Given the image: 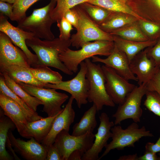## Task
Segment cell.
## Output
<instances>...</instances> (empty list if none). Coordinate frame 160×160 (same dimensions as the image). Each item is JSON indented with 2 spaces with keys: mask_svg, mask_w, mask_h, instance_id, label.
Returning <instances> with one entry per match:
<instances>
[{
  "mask_svg": "<svg viewBox=\"0 0 160 160\" xmlns=\"http://www.w3.org/2000/svg\"><path fill=\"white\" fill-rule=\"evenodd\" d=\"M57 22L60 31L59 38L63 40L70 39L71 37V31L74 29L72 25L64 17Z\"/></svg>",
  "mask_w": 160,
  "mask_h": 160,
  "instance_id": "cell-37",
  "label": "cell"
},
{
  "mask_svg": "<svg viewBox=\"0 0 160 160\" xmlns=\"http://www.w3.org/2000/svg\"><path fill=\"white\" fill-rule=\"evenodd\" d=\"M15 0H0V1H1L13 4L15 3Z\"/></svg>",
  "mask_w": 160,
  "mask_h": 160,
  "instance_id": "cell-48",
  "label": "cell"
},
{
  "mask_svg": "<svg viewBox=\"0 0 160 160\" xmlns=\"http://www.w3.org/2000/svg\"><path fill=\"white\" fill-rule=\"evenodd\" d=\"M89 0H55L56 5L52 10L51 16L55 22L59 21L65 13L68 10Z\"/></svg>",
  "mask_w": 160,
  "mask_h": 160,
  "instance_id": "cell-33",
  "label": "cell"
},
{
  "mask_svg": "<svg viewBox=\"0 0 160 160\" xmlns=\"http://www.w3.org/2000/svg\"><path fill=\"white\" fill-rule=\"evenodd\" d=\"M73 8L78 15L79 22L76 33L70 38L73 47L78 49L84 43L92 41H113V35L102 30L79 5Z\"/></svg>",
  "mask_w": 160,
  "mask_h": 160,
  "instance_id": "cell-5",
  "label": "cell"
},
{
  "mask_svg": "<svg viewBox=\"0 0 160 160\" xmlns=\"http://www.w3.org/2000/svg\"><path fill=\"white\" fill-rule=\"evenodd\" d=\"M159 156L158 157L159 160H160V152L159 153Z\"/></svg>",
  "mask_w": 160,
  "mask_h": 160,
  "instance_id": "cell-50",
  "label": "cell"
},
{
  "mask_svg": "<svg viewBox=\"0 0 160 160\" xmlns=\"http://www.w3.org/2000/svg\"><path fill=\"white\" fill-rule=\"evenodd\" d=\"M138 156L137 153L124 155L120 156L118 160H138Z\"/></svg>",
  "mask_w": 160,
  "mask_h": 160,
  "instance_id": "cell-46",
  "label": "cell"
},
{
  "mask_svg": "<svg viewBox=\"0 0 160 160\" xmlns=\"http://www.w3.org/2000/svg\"><path fill=\"white\" fill-rule=\"evenodd\" d=\"M126 4L143 20L160 24V0H128Z\"/></svg>",
  "mask_w": 160,
  "mask_h": 160,
  "instance_id": "cell-20",
  "label": "cell"
},
{
  "mask_svg": "<svg viewBox=\"0 0 160 160\" xmlns=\"http://www.w3.org/2000/svg\"><path fill=\"white\" fill-rule=\"evenodd\" d=\"M0 74V94L12 99L19 105L28 122L42 118L36 111L31 109L23 100L10 90L6 84L4 76Z\"/></svg>",
  "mask_w": 160,
  "mask_h": 160,
  "instance_id": "cell-25",
  "label": "cell"
},
{
  "mask_svg": "<svg viewBox=\"0 0 160 160\" xmlns=\"http://www.w3.org/2000/svg\"><path fill=\"white\" fill-rule=\"evenodd\" d=\"M105 79L107 92L115 104L120 105L136 86L118 73L113 68L105 65L101 66Z\"/></svg>",
  "mask_w": 160,
  "mask_h": 160,
  "instance_id": "cell-11",
  "label": "cell"
},
{
  "mask_svg": "<svg viewBox=\"0 0 160 160\" xmlns=\"http://www.w3.org/2000/svg\"><path fill=\"white\" fill-rule=\"evenodd\" d=\"M92 58V62L104 63L114 69L118 73L127 80L137 81L136 77L130 69L129 62L127 56L115 45L111 53L107 58L103 59L94 56Z\"/></svg>",
  "mask_w": 160,
  "mask_h": 160,
  "instance_id": "cell-17",
  "label": "cell"
},
{
  "mask_svg": "<svg viewBox=\"0 0 160 160\" xmlns=\"http://www.w3.org/2000/svg\"><path fill=\"white\" fill-rule=\"evenodd\" d=\"M17 64L30 68L31 65L25 53L15 46L9 37L0 32V67Z\"/></svg>",
  "mask_w": 160,
  "mask_h": 160,
  "instance_id": "cell-15",
  "label": "cell"
},
{
  "mask_svg": "<svg viewBox=\"0 0 160 160\" xmlns=\"http://www.w3.org/2000/svg\"><path fill=\"white\" fill-rule=\"evenodd\" d=\"M121 1L123 2L126 4L127 1H128V0H120Z\"/></svg>",
  "mask_w": 160,
  "mask_h": 160,
  "instance_id": "cell-49",
  "label": "cell"
},
{
  "mask_svg": "<svg viewBox=\"0 0 160 160\" xmlns=\"http://www.w3.org/2000/svg\"><path fill=\"white\" fill-rule=\"evenodd\" d=\"M147 55L153 60L156 66L160 68V38L153 47L149 48Z\"/></svg>",
  "mask_w": 160,
  "mask_h": 160,
  "instance_id": "cell-39",
  "label": "cell"
},
{
  "mask_svg": "<svg viewBox=\"0 0 160 160\" xmlns=\"http://www.w3.org/2000/svg\"><path fill=\"white\" fill-rule=\"evenodd\" d=\"M138 160H159V159L156 153L145 151L143 155L138 157Z\"/></svg>",
  "mask_w": 160,
  "mask_h": 160,
  "instance_id": "cell-44",
  "label": "cell"
},
{
  "mask_svg": "<svg viewBox=\"0 0 160 160\" xmlns=\"http://www.w3.org/2000/svg\"><path fill=\"white\" fill-rule=\"evenodd\" d=\"M9 130L8 137L15 151L27 160H46L47 150L33 137L25 141L16 138Z\"/></svg>",
  "mask_w": 160,
  "mask_h": 160,
  "instance_id": "cell-14",
  "label": "cell"
},
{
  "mask_svg": "<svg viewBox=\"0 0 160 160\" xmlns=\"http://www.w3.org/2000/svg\"><path fill=\"white\" fill-rule=\"evenodd\" d=\"M13 4L0 1V12L2 14L10 19L13 12Z\"/></svg>",
  "mask_w": 160,
  "mask_h": 160,
  "instance_id": "cell-42",
  "label": "cell"
},
{
  "mask_svg": "<svg viewBox=\"0 0 160 160\" xmlns=\"http://www.w3.org/2000/svg\"><path fill=\"white\" fill-rule=\"evenodd\" d=\"M16 82L30 95L43 102V111L49 117L60 113L63 109L61 106L68 98L66 94L58 92L53 88H45L21 82Z\"/></svg>",
  "mask_w": 160,
  "mask_h": 160,
  "instance_id": "cell-7",
  "label": "cell"
},
{
  "mask_svg": "<svg viewBox=\"0 0 160 160\" xmlns=\"http://www.w3.org/2000/svg\"><path fill=\"white\" fill-rule=\"evenodd\" d=\"M100 124L97 133L95 134L93 143L91 148L84 153L81 157L82 160H98L99 154L104 147L108 144L107 141L111 137V128L115 124L110 120L108 115L102 113L99 116Z\"/></svg>",
  "mask_w": 160,
  "mask_h": 160,
  "instance_id": "cell-13",
  "label": "cell"
},
{
  "mask_svg": "<svg viewBox=\"0 0 160 160\" xmlns=\"http://www.w3.org/2000/svg\"><path fill=\"white\" fill-rule=\"evenodd\" d=\"M112 141L105 147V150L98 160L106 155L111 151L123 150L127 147H134L135 143L144 137H152L153 134L144 126L139 128L137 123L134 122L125 129L121 126H114L111 129Z\"/></svg>",
  "mask_w": 160,
  "mask_h": 160,
  "instance_id": "cell-6",
  "label": "cell"
},
{
  "mask_svg": "<svg viewBox=\"0 0 160 160\" xmlns=\"http://www.w3.org/2000/svg\"><path fill=\"white\" fill-rule=\"evenodd\" d=\"M80 70L74 78L69 80L63 81L56 84L48 83L46 88H53L67 92L75 99L78 107L87 103L89 89V81L86 77L87 66L85 61L80 64Z\"/></svg>",
  "mask_w": 160,
  "mask_h": 160,
  "instance_id": "cell-8",
  "label": "cell"
},
{
  "mask_svg": "<svg viewBox=\"0 0 160 160\" xmlns=\"http://www.w3.org/2000/svg\"><path fill=\"white\" fill-rule=\"evenodd\" d=\"M83 155L79 150H75L71 153L68 160H81Z\"/></svg>",
  "mask_w": 160,
  "mask_h": 160,
  "instance_id": "cell-45",
  "label": "cell"
},
{
  "mask_svg": "<svg viewBox=\"0 0 160 160\" xmlns=\"http://www.w3.org/2000/svg\"><path fill=\"white\" fill-rule=\"evenodd\" d=\"M6 145H7L9 150L11 152V153L13 155V158L16 160H20V158L18 157L15 154V151L14 150H13L14 149L12 148L8 137Z\"/></svg>",
  "mask_w": 160,
  "mask_h": 160,
  "instance_id": "cell-47",
  "label": "cell"
},
{
  "mask_svg": "<svg viewBox=\"0 0 160 160\" xmlns=\"http://www.w3.org/2000/svg\"><path fill=\"white\" fill-rule=\"evenodd\" d=\"M144 105L150 111L160 117V96L156 92L148 91Z\"/></svg>",
  "mask_w": 160,
  "mask_h": 160,
  "instance_id": "cell-36",
  "label": "cell"
},
{
  "mask_svg": "<svg viewBox=\"0 0 160 160\" xmlns=\"http://www.w3.org/2000/svg\"><path fill=\"white\" fill-rule=\"evenodd\" d=\"M88 2L111 11L129 14L139 20H143L134 13L126 4L120 0H89Z\"/></svg>",
  "mask_w": 160,
  "mask_h": 160,
  "instance_id": "cell-32",
  "label": "cell"
},
{
  "mask_svg": "<svg viewBox=\"0 0 160 160\" xmlns=\"http://www.w3.org/2000/svg\"><path fill=\"white\" fill-rule=\"evenodd\" d=\"M84 61L87 66L86 77L89 84L88 101L95 105L97 112L105 105L114 107L115 104L106 89L105 79L101 66L92 62L89 58Z\"/></svg>",
  "mask_w": 160,
  "mask_h": 160,
  "instance_id": "cell-4",
  "label": "cell"
},
{
  "mask_svg": "<svg viewBox=\"0 0 160 160\" xmlns=\"http://www.w3.org/2000/svg\"><path fill=\"white\" fill-rule=\"evenodd\" d=\"M149 47L138 54L129 63L130 69L136 75L139 85L147 84L160 68L156 66L153 60L148 56Z\"/></svg>",
  "mask_w": 160,
  "mask_h": 160,
  "instance_id": "cell-16",
  "label": "cell"
},
{
  "mask_svg": "<svg viewBox=\"0 0 160 160\" xmlns=\"http://www.w3.org/2000/svg\"><path fill=\"white\" fill-rule=\"evenodd\" d=\"M113 35V41L115 45L127 56L129 63L131 60L138 54L145 49L153 46L157 41L149 40L139 42L123 39L120 37Z\"/></svg>",
  "mask_w": 160,
  "mask_h": 160,
  "instance_id": "cell-22",
  "label": "cell"
},
{
  "mask_svg": "<svg viewBox=\"0 0 160 160\" xmlns=\"http://www.w3.org/2000/svg\"><path fill=\"white\" fill-rule=\"evenodd\" d=\"M146 84L136 86L126 97L124 102L119 106L116 112L112 115L115 119V125L119 124L126 119H132L134 122L140 121L143 114L141 107L143 96L148 91Z\"/></svg>",
  "mask_w": 160,
  "mask_h": 160,
  "instance_id": "cell-9",
  "label": "cell"
},
{
  "mask_svg": "<svg viewBox=\"0 0 160 160\" xmlns=\"http://www.w3.org/2000/svg\"><path fill=\"white\" fill-rule=\"evenodd\" d=\"M46 160H63L58 151L53 144L47 149Z\"/></svg>",
  "mask_w": 160,
  "mask_h": 160,
  "instance_id": "cell-41",
  "label": "cell"
},
{
  "mask_svg": "<svg viewBox=\"0 0 160 160\" xmlns=\"http://www.w3.org/2000/svg\"><path fill=\"white\" fill-rule=\"evenodd\" d=\"M29 69L34 77L45 84H56L62 81V77L58 72L54 71L47 66L30 67Z\"/></svg>",
  "mask_w": 160,
  "mask_h": 160,
  "instance_id": "cell-30",
  "label": "cell"
},
{
  "mask_svg": "<svg viewBox=\"0 0 160 160\" xmlns=\"http://www.w3.org/2000/svg\"><path fill=\"white\" fill-rule=\"evenodd\" d=\"M148 91H154L160 96V68L146 84Z\"/></svg>",
  "mask_w": 160,
  "mask_h": 160,
  "instance_id": "cell-38",
  "label": "cell"
},
{
  "mask_svg": "<svg viewBox=\"0 0 160 160\" xmlns=\"http://www.w3.org/2000/svg\"><path fill=\"white\" fill-rule=\"evenodd\" d=\"M0 106L4 115L14 123L20 135L27 138L28 122L19 105L12 99L0 94Z\"/></svg>",
  "mask_w": 160,
  "mask_h": 160,
  "instance_id": "cell-19",
  "label": "cell"
},
{
  "mask_svg": "<svg viewBox=\"0 0 160 160\" xmlns=\"http://www.w3.org/2000/svg\"><path fill=\"white\" fill-rule=\"evenodd\" d=\"M74 100L71 96L65 107L55 118L49 133L41 142L47 150L53 144L57 135L61 131L65 130L69 132L75 117V112L72 107Z\"/></svg>",
  "mask_w": 160,
  "mask_h": 160,
  "instance_id": "cell-18",
  "label": "cell"
},
{
  "mask_svg": "<svg viewBox=\"0 0 160 160\" xmlns=\"http://www.w3.org/2000/svg\"><path fill=\"white\" fill-rule=\"evenodd\" d=\"M114 46L113 41L100 40L87 42L83 44L79 50L68 48L59 55V57L69 70L76 73L81 62L97 55L108 56Z\"/></svg>",
  "mask_w": 160,
  "mask_h": 160,
  "instance_id": "cell-2",
  "label": "cell"
},
{
  "mask_svg": "<svg viewBox=\"0 0 160 160\" xmlns=\"http://www.w3.org/2000/svg\"><path fill=\"white\" fill-rule=\"evenodd\" d=\"M0 72H5L15 81L21 82L36 86L45 87L48 84L42 83L33 76L29 68L17 64L0 67Z\"/></svg>",
  "mask_w": 160,
  "mask_h": 160,
  "instance_id": "cell-21",
  "label": "cell"
},
{
  "mask_svg": "<svg viewBox=\"0 0 160 160\" xmlns=\"http://www.w3.org/2000/svg\"><path fill=\"white\" fill-rule=\"evenodd\" d=\"M58 114L28 122L26 131L27 138L33 137L38 142L41 143L49 133L53 123Z\"/></svg>",
  "mask_w": 160,
  "mask_h": 160,
  "instance_id": "cell-23",
  "label": "cell"
},
{
  "mask_svg": "<svg viewBox=\"0 0 160 160\" xmlns=\"http://www.w3.org/2000/svg\"><path fill=\"white\" fill-rule=\"evenodd\" d=\"M16 127L11 120L4 114L1 108L0 111V160H12L13 157L7 151L6 148L8 132Z\"/></svg>",
  "mask_w": 160,
  "mask_h": 160,
  "instance_id": "cell-28",
  "label": "cell"
},
{
  "mask_svg": "<svg viewBox=\"0 0 160 160\" xmlns=\"http://www.w3.org/2000/svg\"><path fill=\"white\" fill-rule=\"evenodd\" d=\"M95 138L93 132L75 136L70 135L65 130L61 131L57 135L53 144L60 153L63 160H68L71 153L73 151L79 150L84 154L92 145Z\"/></svg>",
  "mask_w": 160,
  "mask_h": 160,
  "instance_id": "cell-10",
  "label": "cell"
},
{
  "mask_svg": "<svg viewBox=\"0 0 160 160\" xmlns=\"http://www.w3.org/2000/svg\"><path fill=\"white\" fill-rule=\"evenodd\" d=\"M79 5L98 26L105 22L114 12L88 2H84Z\"/></svg>",
  "mask_w": 160,
  "mask_h": 160,
  "instance_id": "cell-31",
  "label": "cell"
},
{
  "mask_svg": "<svg viewBox=\"0 0 160 160\" xmlns=\"http://www.w3.org/2000/svg\"><path fill=\"white\" fill-rule=\"evenodd\" d=\"M97 112L96 106L93 104L85 112L79 121L74 125L71 135L78 136L88 132H93L97 124L95 117Z\"/></svg>",
  "mask_w": 160,
  "mask_h": 160,
  "instance_id": "cell-24",
  "label": "cell"
},
{
  "mask_svg": "<svg viewBox=\"0 0 160 160\" xmlns=\"http://www.w3.org/2000/svg\"><path fill=\"white\" fill-rule=\"evenodd\" d=\"M0 73L4 76L7 86L32 110L36 111L38 106L43 105V102L40 100L28 93L6 73L0 72Z\"/></svg>",
  "mask_w": 160,
  "mask_h": 160,
  "instance_id": "cell-27",
  "label": "cell"
},
{
  "mask_svg": "<svg viewBox=\"0 0 160 160\" xmlns=\"http://www.w3.org/2000/svg\"><path fill=\"white\" fill-rule=\"evenodd\" d=\"M8 18L7 17L0 14V31L7 35L12 43L25 53L31 66L37 67L39 61L37 56L30 51L26 43V40L34 36V33L14 26L8 21Z\"/></svg>",
  "mask_w": 160,
  "mask_h": 160,
  "instance_id": "cell-12",
  "label": "cell"
},
{
  "mask_svg": "<svg viewBox=\"0 0 160 160\" xmlns=\"http://www.w3.org/2000/svg\"><path fill=\"white\" fill-rule=\"evenodd\" d=\"M26 43L37 56L39 61L37 67L50 66L69 75L73 74L67 68L59 57L60 54L71 45L70 39L65 40L58 38L51 40H42L34 36L26 40Z\"/></svg>",
  "mask_w": 160,
  "mask_h": 160,
  "instance_id": "cell-1",
  "label": "cell"
},
{
  "mask_svg": "<svg viewBox=\"0 0 160 160\" xmlns=\"http://www.w3.org/2000/svg\"><path fill=\"white\" fill-rule=\"evenodd\" d=\"M76 29L78 28L79 17L76 12L73 8L66 11L63 17Z\"/></svg>",
  "mask_w": 160,
  "mask_h": 160,
  "instance_id": "cell-40",
  "label": "cell"
},
{
  "mask_svg": "<svg viewBox=\"0 0 160 160\" xmlns=\"http://www.w3.org/2000/svg\"><path fill=\"white\" fill-rule=\"evenodd\" d=\"M145 151H151L156 153L160 152V136L155 143H147L145 145Z\"/></svg>",
  "mask_w": 160,
  "mask_h": 160,
  "instance_id": "cell-43",
  "label": "cell"
},
{
  "mask_svg": "<svg viewBox=\"0 0 160 160\" xmlns=\"http://www.w3.org/2000/svg\"><path fill=\"white\" fill-rule=\"evenodd\" d=\"M138 23L144 34L151 41H157L160 36V24L146 21L139 20Z\"/></svg>",
  "mask_w": 160,
  "mask_h": 160,
  "instance_id": "cell-35",
  "label": "cell"
},
{
  "mask_svg": "<svg viewBox=\"0 0 160 160\" xmlns=\"http://www.w3.org/2000/svg\"><path fill=\"white\" fill-rule=\"evenodd\" d=\"M40 0H16L13 4V12L10 19L17 22L26 17L27 10Z\"/></svg>",
  "mask_w": 160,
  "mask_h": 160,
  "instance_id": "cell-34",
  "label": "cell"
},
{
  "mask_svg": "<svg viewBox=\"0 0 160 160\" xmlns=\"http://www.w3.org/2000/svg\"><path fill=\"white\" fill-rule=\"evenodd\" d=\"M56 4L55 0H52L45 7L34 9L30 16L17 22V27L25 31L33 33L36 37L47 40H53L55 36L51 30V27L55 22L51 14Z\"/></svg>",
  "mask_w": 160,
  "mask_h": 160,
  "instance_id": "cell-3",
  "label": "cell"
},
{
  "mask_svg": "<svg viewBox=\"0 0 160 160\" xmlns=\"http://www.w3.org/2000/svg\"><path fill=\"white\" fill-rule=\"evenodd\" d=\"M139 20L135 16L129 14L113 12L107 19L99 26L105 32L110 33L114 30Z\"/></svg>",
  "mask_w": 160,
  "mask_h": 160,
  "instance_id": "cell-26",
  "label": "cell"
},
{
  "mask_svg": "<svg viewBox=\"0 0 160 160\" xmlns=\"http://www.w3.org/2000/svg\"><path fill=\"white\" fill-rule=\"evenodd\" d=\"M138 20L114 30L110 33L127 40L139 42L150 40L142 31Z\"/></svg>",
  "mask_w": 160,
  "mask_h": 160,
  "instance_id": "cell-29",
  "label": "cell"
}]
</instances>
